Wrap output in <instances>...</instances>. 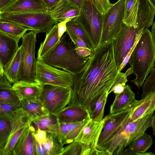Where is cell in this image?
<instances>
[{"label":"cell","mask_w":155,"mask_h":155,"mask_svg":"<svg viewBox=\"0 0 155 155\" xmlns=\"http://www.w3.org/2000/svg\"><path fill=\"white\" fill-rule=\"evenodd\" d=\"M114 51V39L100 45L89 56L85 65L74 75L68 106L87 109L91 102L108 91L124 73L118 71Z\"/></svg>","instance_id":"6da1fadb"},{"label":"cell","mask_w":155,"mask_h":155,"mask_svg":"<svg viewBox=\"0 0 155 155\" xmlns=\"http://www.w3.org/2000/svg\"><path fill=\"white\" fill-rule=\"evenodd\" d=\"M128 63L136 76L132 81L140 88L155 65V44L148 29L143 31Z\"/></svg>","instance_id":"7a4b0ae2"},{"label":"cell","mask_w":155,"mask_h":155,"mask_svg":"<svg viewBox=\"0 0 155 155\" xmlns=\"http://www.w3.org/2000/svg\"><path fill=\"white\" fill-rule=\"evenodd\" d=\"M153 113L124 123L99 150L106 155H122L124 150L151 126Z\"/></svg>","instance_id":"3957f363"},{"label":"cell","mask_w":155,"mask_h":155,"mask_svg":"<svg viewBox=\"0 0 155 155\" xmlns=\"http://www.w3.org/2000/svg\"><path fill=\"white\" fill-rule=\"evenodd\" d=\"M66 36H63L55 46L41 60L74 75L83 69L89 56L83 57L78 55L74 45L67 39Z\"/></svg>","instance_id":"277c9868"},{"label":"cell","mask_w":155,"mask_h":155,"mask_svg":"<svg viewBox=\"0 0 155 155\" xmlns=\"http://www.w3.org/2000/svg\"><path fill=\"white\" fill-rule=\"evenodd\" d=\"M80 9L79 15L74 18L85 31L94 50L99 46L100 43L103 15L92 0H85Z\"/></svg>","instance_id":"5b68a950"},{"label":"cell","mask_w":155,"mask_h":155,"mask_svg":"<svg viewBox=\"0 0 155 155\" xmlns=\"http://www.w3.org/2000/svg\"><path fill=\"white\" fill-rule=\"evenodd\" d=\"M0 21L15 23L37 34H46L58 23L49 11L0 14Z\"/></svg>","instance_id":"8992f818"},{"label":"cell","mask_w":155,"mask_h":155,"mask_svg":"<svg viewBox=\"0 0 155 155\" xmlns=\"http://www.w3.org/2000/svg\"><path fill=\"white\" fill-rule=\"evenodd\" d=\"M35 32L31 31L22 38L19 80L27 82L35 81V49L37 42Z\"/></svg>","instance_id":"52a82bcc"},{"label":"cell","mask_w":155,"mask_h":155,"mask_svg":"<svg viewBox=\"0 0 155 155\" xmlns=\"http://www.w3.org/2000/svg\"><path fill=\"white\" fill-rule=\"evenodd\" d=\"M74 79L72 74L58 69L37 59L35 81L42 87L46 85L71 87Z\"/></svg>","instance_id":"ba28073f"},{"label":"cell","mask_w":155,"mask_h":155,"mask_svg":"<svg viewBox=\"0 0 155 155\" xmlns=\"http://www.w3.org/2000/svg\"><path fill=\"white\" fill-rule=\"evenodd\" d=\"M126 0L111 4L103 15L101 36L99 45L114 39L120 30L124 15Z\"/></svg>","instance_id":"9c48e42d"},{"label":"cell","mask_w":155,"mask_h":155,"mask_svg":"<svg viewBox=\"0 0 155 155\" xmlns=\"http://www.w3.org/2000/svg\"><path fill=\"white\" fill-rule=\"evenodd\" d=\"M71 94V87L46 85L39 98L50 114L57 116L68 105Z\"/></svg>","instance_id":"30bf717a"},{"label":"cell","mask_w":155,"mask_h":155,"mask_svg":"<svg viewBox=\"0 0 155 155\" xmlns=\"http://www.w3.org/2000/svg\"><path fill=\"white\" fill-rule=\"evenodd\" d=\"M144 30L136 25L129 26L123 23L114 39V51L118 68Z\"/></svg>","instance_id":"8fae6325"},{"label":"cell","mask_w":155,"mask_h":155,"mask_svg":"<svg viewBox=\"0 0 155 155\" xmlns=\"http://www.w3.org/2000/svg\"><path fill=\"white\" fill-rule=\"evenodd\" d=\"M32 122L28 115L20 107L12 120L10 133L0 155H12L14 147L26 128Z\"/></svg>","instance_id":"7c38bea8"},{"label":"cell","mask_w":155,"mask_h":155,"mask_svg":"<svg viewBox=\"0 0 155 155\" xmlns=\"http://www.w3.org/2000/svg\"><path fill=\"white\" fill-rule=\"evenodd\" d=\"M130 111L131 107L120 112L109 114L103 118L104 124L97 146L98 150L109 140L124 124Z\"/></svg>","instance_id":"4fadbf2b"},{"label":"cell","mask_w":155,"mask_h":155,"mask_svg":"<svg viewBox=\"0 0 155 155\" xmlns=\"http://www.w3.org/2000/svg\"><path fill=\"white\" fill-rule=\"evenodd\" d=\"M104 124L103 119L97 121L90 119L82 128L74 140L97 148Z\"/></svg>","instance_id":"5bb4252c"},{"label":"cell","mask_w":155,"mask_h":155,"mask_svg":"<svg viewBox=\"0 0 155 155\" xmlns=\"http://www.w3.org/2000/svg\"><path fill=\"white\" fill-rule=\"evenodd\" d=\"M48 11L42 0H13L0 14Z\"/></svg>","instance_id":"9a60e30c"},{"label":"cell","mask_w":155,"mask_h":155,"mask_svg":"<svg viewBox=\"0 0 155 155\" xmlns=\"http://www.w3.org/2000/svg\"><path fill=\"white\" fill-rule=\"evenodd\" d=\"M155 111V92L137 100L131 107L130 113L125 123L135 120Z\"/></svg>","instance_id":"2e32d148"},{"label":"cell","mask_w":155,"mask_h":155,"mask_svg":"<svg viewBox=\"0 0 155 155\" xmlns=\"http://www.w3.org/2000/svg\"><path fill=\"white\" fill-rule=\"evenodd\" d=\"M35 155H60L64 145L58 134L47 131L45 141L41 144L35 141Z\"/></svg>","instance_id":"e0dca14e"},{"label":"cell","mask_w":155,"mask_h":155,"mask_svg":"<svg viewBox=\"0 0 155 155\" xmlns=\"http://www.w3.org/2000/svg\"><path fill=\"white\" fill-rule=\"evenodd\" d=\"M36 130L32 122L25 129L17 142L12 155H35L33 133Z\"/></svg>","instance_id":"ac0fdd59"},{"label":"cell","mask_w":155,"mask_h":155,"mask_svg":"<svg viewBox=\"0 0 155 155\" xmlns=\"http://www.w3.org/2000/svg\"><path fill=\"white\" fill-rule=\"evenodd\" d=\"M20 40L0 32V64L5 68L19 47Z\"/></svg>","instance_id":"d6986e66"},{"label":"cell","mask_w":155,"mask_h":155,"mask_svg":"<svg viewBox=\"0 0 155 155\" xmlns=\"http://www.w3.org/2000/svg\"><path fill=\"white\" fill-rule=\"evenodd\" d=\"M134 93L130 86L126 85L122 93L116 94L110 108V113L114 114L126 110L132 107L137 101Z\"/></svg>","instance_id":"ffe728a7"},{"label":"cell","mask_w":155,"mask_h":155,"mask_svg":"<svg viewBox=\"0 0 155 155\" xmlns=\"http://www.w3.org/2000/svg\"><path fill=\"white\" fill-rule=\"evenodd\" d=\"M20 108L32 121L50 114L39 98H27L21 100Z\"/></svg>","instance_id":"44dd1931"},{"label":"cell","mask_w":155,"mask_h":155,"mask_svg":"<svg viewBox=\"0 0 155 155\" xmlns=\"http://www.w3.org/2000/svg\"><path fill=\"white\" fill-rule=\"evenodd\" d=\"M21 100L27 98H39L42 87L36 82L19 80L12 85Z\"/></svg>","instance_id":"7402d4cb"},{"label":"cell","mask_w":155,"mask_h":155,"mask_svg":"<svg viewBox=\"0 0 155 155\" xmlns=\"http://www.w3.org/2000/svg\"><path fill=\"white\" fill-rule=\"evenodd\" d=\"M57 116L59 123H76L90 119L87 109L68 106Z\"/></svg>","instance_id":"603a6c76"},{"label":"cell","mask_w":155,"mask_h":155,"mask_svg":"<svg viewBox=\"0 0 155 155\" xmlns=\"http://www.w3.org/2000/svg\"><path fill=\"white\" fill-rule=\"evenodd\" d=\"M88 120L59 123V135L63 144H69L73 142Z\"/></svg>","instance_id":"cb8c5ba5"},{"label":"cell","mask_w":155,"mask_h":155,"mask_svg":"<svg viewBox=\"0 0 155 155\" xmlns=\"http://www.w3.org/2000/svg\"><path fill=\"white\" fill-rule=\"evenodd\" d=\"M80 11V9L71 5L67 0H62L50 12L53 18L57 22H60L77 17L79 15Z\"/></svg>","instance_id":"d4e9b609"},{"label":"cell","mask_w":155,"mask_h":155,"mask_svg":"<svg viewBox=\"0 0 155 155\" xmlns=\"http://www.w3.org/2000/svg\"><path fill=\"white\" fill-rule=\"evenodd\" d=\"M153 143L151 136L145 132L124 150L122 155H140L146 152L150 147Z\"/></svg>","instance_id":"484cf974"},{"label":"cell","mask_w":155,"mask_h":155,"mask_svg":"<svg viewBox=\"0 0 155 155\" xmlns=\"http://www.w3.org/2000/svg\"><path fill=\"white\" fill-rule=\"evenodd\" d=\"M104 155L101 150L80 142L74 140L64 147L60 155Z\"/></svg>","instance_id":"4316f807"},{"label":"cell","mask_w":155,"mask_h":155,"mask_svg":"<svg viewBox=\"0 0 155 155\" xmlns=\"http://www.w3.org/2000/svg\"><path fill=\"white\" fill-rule=\"evenodd\" d=\"M59 40L56 24L46 34L44 41L40 44L37 59L41 60L55 46Z\"/></svg>","instance_id":"83f0119b"},{"label":"cell","mask_w":155,"mask_h":155,"mask_svg":"<svg viewBox=\"0 0 155 155\" xmlns=\"http://www.w3.org/2000/svg\"><path fill=\"white\" fill-rule=\"evenodd\" d=\"M109 92H104L95 98L88 106L87 110L91 119L100 121L103 119L105 106Z\"/></svg>","instance_id":"f1b7e54d"},{"label":"cell","mask_w":155,"mask_h":155,"mask_svg":"<svg viewBox=\"0 0 155 155\" xmlns=\"http://www.w3.org/2000/svg\"><path fill=\"white\" fill-rule=\"evenodd\" d=\"M32 124L36 129L39 128L59 135V123L57 116L51 114L44 116L33 120Z\"/></svg>","instance_id":"f546056e"},{"label":"cell","mask_w":155,"mask_h":155,"mask_svg":"<svg viewBox=\"0 0 155 155\" xmlns=\"http://www.w3.org/2000/svg\"><path fill=\"white\" fill-rule=\"evenodd\" d=\"M20 64L21 48L20 46L9 64L4 69V74L11 84H13L20 80Z\"/></svg>","instance_id":"4dcf8cb0"},{"label":"cell","mask_w":155,"mask_h":155,"mask_svg":"<svg viewBox=\"0 0 155 155\" xmlns=\"http://www.w3.org/2000/svg\"><path fill=\"white\" fill-rule=\"evenodd\" d=\"M29 30L15 23L0 21V32L20 40Z\"/></svg>","instance_id":"1f68e13d"},{"label":"cell","mask_w":155,"mask_h":155,"mask_svg":"<svg viewBox=\"0 0 155 155\" xmlns=\"http://www.w3.org/2000/svg\"><path fill=\"white\" fill-rule=\"evenodd\" d=\"M140 0H126L123 22L127 25H135Z\"/></svg>","instance_id":"d6a6232c"},{"label":"cell","mask_w":155,"mask_h":155,"mask_svg":"<svg viewBox=\"0 0 155 155\" xmlns=\"http://www.w3.org/2000/svg\"><path fill=\"white\" fill-rule=\"evenodd\" d=\"M66 27L67 32L71 33L82 39L89 48L93 50L85 31L81 25L74 18L67 23Z\"/></svg>","instance_id":"836d02e7"},{"label":"cell","mask_w":155,"mask_h":155,"mask_svg":"<svg viewBox=\"0 0 155 155\" xmlns=\"http://www.w3.org/2000/svg\"><path fill=\"white\" fill-rule=\"evenodd\" d=\"M14 115L11 116H0V150L3 149L6 143Z\"/></svg>","instance_id":"e575fe53"},{"label":"cell","mask_w":155,"mask_h":155,"mask_svg":"<svg viewBox=\"0 0 155 155\" xmlns=\"http://www.w3.org/2000/svg\"><path fill=\"white\" fill-rule=\"evenodd\" d=\"M3 103L20 106L21 100L12 85L0 88V103Z\"/></svg>","instance_id":"d590c367"},{"label":"cell","mask_w":155,"mask_h":155,"mask_svg":"<svg viewBox=\"0 0 155 155\" xmlns=\"http://www.w3.org/2000/svg\"><path fill=\"white\" fill-rule=\"evenodd\" d=\"M150 72V75L146 79L142 88L141 99L155 92V67Z\"/></svg>","instance_id":"8d00e7d4"},{"label":"cell","mask_w":155,"mask_h":155,"mask_svg":"<svg viewBox=\"0 0 155 155\" xmlns=\"http://www.w3.org/2000/svg\"><path fill=\"white\" fill-rule=\"evenodd\" d=\"M133 73L131 68H129L117 81L109 92V94L113 92L115 94L122 93L124 91L126 84L127 81V77Z\"/></svg>","instance_id":"74e56055"},{"label":"cell","mask_w":155,"mask_h":155,"mask_svg":"<svg viewBox=\"0 0 155 155\" xmlns=\"http://www.w3.org/2000/svg\"><path fill=\"white\" fill-rule=\"evenodd\" d=\"M0 116H11L14 115L20 106L7 103H0Z\"/></svg>","instance_id":"f35d334b"},{"label":"cell","mask_w":155,"mask_h":155,"mask_svg":"<svg viewBox=\"0 0 155 155\" xmlns=\"http://www.w3.org/2000/svg\"><path fill=\"white\" fill-rule=\"evenodd\" d=\"M97 9L103 14L110 7L109 0H92Z\"/></svg>","instance_id":"ab89813d"},{"label":"cell","mask_w":155,"mask_h":155,"mask_svg":"<svg viewBox=\"0 0 155 155\" xmlns=\"http://www.w3.org/2000/svg\"><path fill=\"white\" fill-rule=\"evenodd\" d=\"M33 135L36 143L41 144L44 142L47 137V131L37 129L33 133Z\"/></svg>","instance_id":"60d3db41"},{"label":"cell","mask_w":155,"mask_h":155,"mask_svg":"<svg viewBox=\"0 0 155 155\" xmlns=\"http://www.w3.org/2000/svg\"><path fill=\"white\" fill-rule=\"evenodd\" d=\"M72 19L73 18L68 19L59 22L57 24L58 35L60 40L65 32L67 31V23Z\"/></svg>","instance_id":"b9f144b4"},{"label":"cell","mask_w":155,"mask_h":155,"mask_svg":"<svg viewBox=\"0 0 155 155\" xmlns=\"http://www.w3.org/2000/svg\"><path fill=\"white\" fill-rule=\"evenodd\" d=\"M141 35L140 37L138 38L137 39L135 44H134V46L132 47L129 52L128 53L126 57L125 58L123 62L120 65L118 71L119 72H121V71L125 67L126 65H127V64L128 63V61L130 59V57L131 56V55L132 53V52L137 44V43L139 39L140 38Z\"/></svg>","instance_id":"7bdbcfd3"},{"label":"cell","mask_w":155,"mask_h":155,"mask_svg":"<svg viewBox=\"0 0 155 155\" xmlns=\"http://www.w3.org/2000/svg\"><path fill=\"white\" fill-rule=\"evenodd\" d=\"M49 12L52 11L62 0H42Z\"/></svg>","instance_id":"ee69618b"},{"label":"cell","mask_w":155,"mask_h":155,"mask_svg":"<svg viewBox=\"0 0 155 155\" xmlns=\"http://www.w3.org/2000/svg\"><path fill=\"white\" fill-rule=\"evenodd\" d=\"M75 48L77 53L79 56L83 57L89 56L93 51L88 48L78 47Z\"/></svg>","instance_id":"f6af8a7d"},{"label":"cell","mask_w":155,"mask_h":155,"mask_svg":"<svg viewBox=\"0 0 155 155\" xmlns=\"http://www.w3.org/2000/svg\"><path fill=\"white\" fill-rule=\"evenodd\" d=\"M85 0H67L72 6L80 9Z\"/></svg>","instance_id":"bcb514c9"},{"label":"cell","mask_w":155,"mask_h":155,"mask_svg":"<svg viewBox=\"0 0 155 155\" xmlns=\"http://www.w3.org/2000/svg\"><path fill=\"white\" fill-rule=\"evenodd\" d=\"M13 0H0V12L10 4Z\"/></svg>","instance_id":"7dc6e473"},{"label":"cell","mask_w":155,"mask_h":155,"mask_svg":"<svg viewBox=\"0 0 155 155\" xmlns=\"http://www.w3.org/2000/svg\"><path fill=\"white\" fill-rule=\"evenodd\" d=\"M151 127L152 128L153 134L155 137V111L153 114L152 120Z\"/></svg>","instance_id":"c3c4849f"},{"label":"cell","mask_w":155,"mask_h":155,"mask_svg":"<svg viewBox=\"0 0 155 155\" xmlns=\"http://www.w3.org/2000/svg\"><path fill=\"white\" fill-rule=\"evenodd\" d=\"M152 25L151 31V32L152 38L155 44V21L153 22Z\"/></svg>","instance_id":"681fc988"},{"label":"cell","mask_w":155,"mask_h":155,"mask_svg":"<svg viewBox=\"0 0 155 155\" xmlns=\"http://www.w3.org/2000/svg\"><path fill=\"white\" fill-rule=\"evenodd\" d=\"M148 1L155 10V0H148Z\"/></svg>","instance_id":"f907efd6"},{"label":"cell","mask_w":155,"mask_h":155,"mask_svg":"<svg viewBox=\"0 0 155 155\" xmlns=\"http://www.w3.org/2000/svg\"><path fill=\"white\" fill-rule=\"evenodd\" d=\"M155 154L152 152H145L140 153V155H153Z\"/></svg>","instance_id":"816d5d0a"}]
</instances>
